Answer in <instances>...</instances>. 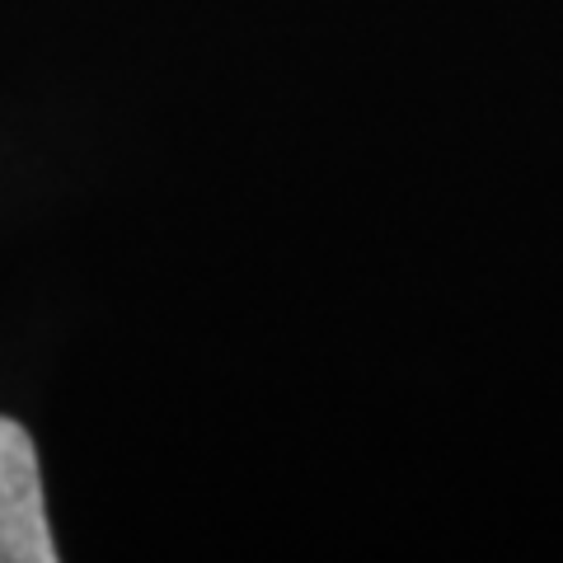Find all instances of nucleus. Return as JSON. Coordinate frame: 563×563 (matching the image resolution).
<instances>
[{
	"instance_id": "1",
	"label": "nucleus",
	"mask_w": 563,
	"mask_h": 563,
	"mask_svg": "<svg viewBox=\"0 0 563 563\" xmlns=\"http://www.w3.org/2000/svg\"><path fill=\"white\" fill-rule=\"evenodd\" d=\"M57 544L47 531L43 474L33 437L0 413V563H52Z\"/></svg>"
}]
</instances>
